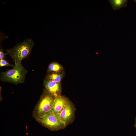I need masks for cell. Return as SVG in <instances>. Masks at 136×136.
Wrapping results in <instances>:
<instances>
[{
	"mask_svg": "<svg viewBox=\"0 0 136 136\" xmlns=\"http://www.w3.org/2000/svg\"><path fill=\"white\" fill-rule=\"evenodd\" d=\"M35 43L33 40L27 38L23 41L17 44L13 47L6 50L15 64L21 62L28 57L31 53Z\"/></svg>",
	"mask_w": 136,
	"mask_h": 136,
	"instance_id": "obj_1",
	"label": "cell"
},
{
	"mask_svg": "<svg viewBox=\"0 0 136 136\" xmlns=\"http://www.w3.org/2000/svg\"><path fill=\"white\" fill-rule=\"evenodd\" d=\"M27 71L20 62L15 64L14 66L11 69L0 74V80L3 82L12 83L15 84L21 83L25 81Z\"/></svg>",
	"mask_w": 136,
	"mask_h": 136,
	"instance_id": "obj_2",
	"label": "cell"
},
{
	"mask_svg": "<svg viewBox=\"0 0 136 136\" xmlns=\"http://www.w3.org/2000/svg\"><path fill=\"white\" fill-rule=\"evenodd\" d=\"M55 97L45 89L41 95L33 113L36 120L46 115L53 113Z\"/></svg>",
	"mask_w": 136,
	"mask_h": 136,
	"instance_id": "obj_3",
	"label": "cell"
},
{
	"mask_svg": "<svg viewBox=\"0 0 136 136\" xmlns=\"http://www.w3.org/2000/svg\"><path fill=\"white\" fill-rule=\"evenodd\" d=\"M36 120L43 126L51 131L64 129L66 127L61 120L58 114L53 113H50Z\"/></svg>",
	"mask_w": 136,
	"mask_h": 136,
	"instance_id": "obj_4",
	"label": "cell"
},
{
	"mask_svg": "<svg viewBox=\"0 0 136 136\" xmlns=\"http://www.w3.org/2000/svg\"><path fill=\"white\" fill-rule=\"evenodd\" d=\"M75 108L73 104L69 100L60 113L59 114L61 121L67 126L74 120Z\"/></svg>",
	"mask_w": 136,
	"mask_h": 136,
	"instance_id": "obj_5",
	"label": "cell"
},
{
	"mask_svg": "<svg viewBox=\"0 0 136 136\" xmlns=\"http://www.w3.org/2000/svg\"><path fill=\"white\" fill-rule=\"evenodd\" d=\"M44 85L45 89L55 97L61 95L62 87L61 83L45 79L44 80Z\"/></svg>",
	"mask_w": 136,
	"mask_h": 136,
	"instance_id": "obj_6",
	"label": "cell"
},
{
	"mask_svg": "<svg viewBox=\"0 0 136 136\" xmlns=\"http://www.w3.org/2000/svg\"><path fill=\"white\" fill-rule=\"evenodd\" d=\"M69 100L68 98L64 96L61 95L56 97L53 104V113H60Z\"/></svg>",
	"mask_w": 136,
	"mask_h": 136,
	"instance_id": "obj_7",
	"label": "cell"
},
{
	"mask_svg": "<svg viewBox=\"0 0 136 136\" xmlns=\"http://www.w3.org/2000/svg\"><path fill=\"white\" fill-rule=\"evenodd\" d=\"M64 69L61 64L56 62H53L48 65L47 74L51 73H61L64 72Z\"/></svg>",
	"mask_w": 136,
	"mask_h": 136,
	"instance_id": "obj_8",
	"label": "cell"
},
{
	"mask_svg": "<svg viewBox=\"0 0 136 136\" xmlns=\"http://www.w3.org/2000/svg\"><path fill=\"white\" fill-rule=\"evenodd\" d=\"M65 75L64 72L61 73H51L47 74L45 79L61 83Z\"/></svg>",
	"mask_w": 136,
	"mask_h": 136,
	"instance_id": "obj_9",
	"label": "cell"
},
{
	"mask_svg": "<svg viewBox=\"0 0 136 136\" xmlns=\"http://www.w3.org/2000/svg\"><path fill=\"white\" fill-rule=\"evenodd\" d=\"M108 1L115 10H117L127 6V0H109Z\"/></svg>",
	"mask_w": 136,
	"mask_h": 136,
	"instance_id": "obj_10",
	"label": "cell"
},
{
	"mask_svg": "<svg viewBox=\"0 0 136 136\" xmlns=\"http://www.w3.org/2000/svg\"><path fill=\"white\" fill-rule=\"evenodd\" d=\"M15 65L10 63L6 59H4L0 60V67L4 66H10L13 67Z\"/></svg>",
	"mask_w": 136,
	"mask_h": 136,
	"instance_id": "obj_11",
	"label": "cell"
},
{
	"mask_svg": "<svg viewBox=\"0 0 136 136\" xmlns=\"http://www.w3.org/2000/svg\"><path fill=\"white\" fill-rule=\"evenodd\" d=\"M7 55H8L7 53H5L3 51V49L1 45L0 48V60L5 59Z\"/></svg>",
	"mask_w": 136,
	"mask_h": 136,
	"instance_id": "obj_12",
	"label": "cell"
},
{
	"mask_svg": "<svg viewBox=\"0 0 136 136\" xmlns=\"http://www.w3.org/2000/svg\"><path fill=\"white\" fill-rule=\"evenodd\" d=\"M135 123L134 125V126L136 128V117H135Z\"/></svg>",
	"mask_w": 136,
	"mask_h": 136,
	"instance_id": "obj_13",
	"label": "cell"
},
{
	"mask_svg": "<svg viewBox=\"0 0 136 136\" xmlns=\"http://www.w3.org/2000/svg\"><path fill=\"white\" fill-rule=\"evenodd\" d=\"M133 1L136 3V0H133Z\"/></svg>",
	"mask_w": 136,
	"mask_h": 136,
	"instance_id": "obj_14",
	"label": "cell"
}]
</instances>
